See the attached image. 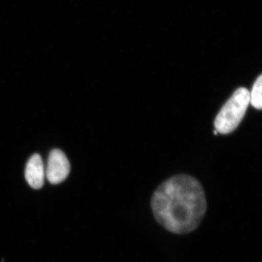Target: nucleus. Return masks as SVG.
Returning <instances> with one entry per match:
<instances>
[{"label": "nucleus", "mask_w": 262, "mask_h": 262, "mask_svg": "<svg viewBox=\"0 0 262 262\" xmlns=\"http://www.w3.org/2000/svg\"><path fill=\"white\" fill-rule=\"evenodd\" d=\"M250 104V91L245 88L236 90L215 117L217 133L228 134L235 130L246 115Z\"/></svg>", "instance_id": "2"}, {"label": "nucleus", "mask_w": 262, "mask_h": 262, "mask_svg": "<svg viewBox=\"0 0 262 262\" xmlns=\"http://www.w3.org/2000/svg\"><path fill=\"white\" fill-rule=\"evenodd\" d=\"M250 103L253 107L262 110V75L258 77L250 92Z\"/></svg>", "instance_id": "5"}, {"label": "nucleus", "mask_w": 262, "mask_h": 262, "mask_svg": "<svg viewBox=\"0 0 262 262\" xmlns=\"http://www.w3.org/2000/svg\"><path fill=\"white\" fill-rule=\"evenodd\" d=\"M151 208L157 222L168 232L190 233L199 227L206 215V194L199 181L179 174L155 189Z\"/></svg>", "instance_id": "1"}, {"label": "nucleus", "mask_w": 262, "mask_h": 262, "mask_svg": "<svg viewBox=\"0 0 262 262\" xmlns=\"http://www.w3.org/2000/svg\"><path fill=\"white\" fill-rule=\"evenodd\" d=\"M46 170L42 158L39 155H33L27 163L25 177L29 185L34 189H40L44 184Z\"/></svg>", "instance_id": "4"}, {"label": "nucleus", "mask_w": 262, "mask_h": 262, "mask_svg": "<svg viewBox=\"0 0 262 262\" xmlns=\"http://www.w3.org/2000/svg\"><path fill=\"white\" fill-rule=\"evenodd\" d=\"M70 172V164L64 153L61 150L54 149L48 158L46 175L48 180L53 184L63 182Z\"/></svg>", "instance_id": "3"}]
</instances>
